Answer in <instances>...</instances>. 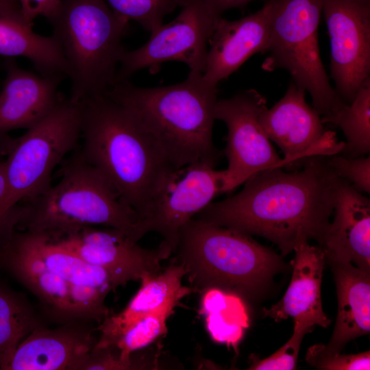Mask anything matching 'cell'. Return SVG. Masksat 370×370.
<instances>
[{
  "mask_svg": "<svg viewBox=\"0 0 370 370\" xmlns=\"http://www.w3.org/2000/svg\"><path fill=\"white\" fill-rule=\"evenodd\" d=\"M340 127L346 142L340 153L349 158L365 156L370 152V77L359 88L349 104L323 121Z\"/></svg>",
  "mask_w": 370,
  "mask_h": 370,
  "instance_id": "4316f807",
  "label": "cell"
},
{
  "mask_svg": "<svg viewBox=\"0 0 370 370\" xmlns=\"http://www.w3.org/2000/svg\"><path fill=\"white\" fill-rule=\"evenodd\" d=\"M8 185L5 174V160H0V231L3 227V208L7 197Z\"/></svg>",
  "mask_w": 370,
  "mask_h": 370,
  "instance_id": "836d02e7",
  "label": "cell"
},
{
  "mask_svg": "<svg viewBox=\"0 0 370 370\" xmlns=\"http://www.w3.org/2000/svg\"><path fill=\"white\" fill-rule=\"evenodd\" d=\"M104 94L138 119L176 169L219 162L221 151L212 138L218 89L206 84L202 73L190 71L180 83L153 88L123 80Z\"/></svg>",
  "mask_w": 370,
  "mask_h": 370,
  "instance_id": "3957f363",
  "label": "cell"
},
{
  "mask_svg": "<svg viewBox=\"0 0 370 370\" xmlns=\"http://www.w3.org/2000/svg\"><path fill=\"white\" fill-rule=\"evenodd\" d=\"M82 102L80 153L107 178L140 220L176 169L127 108L105 94Z\"/></svg>",
  "mask_w": 370,
  "mask_h": 370,
  "instance_id": "7a4b0ae2",
  "label": "cell"
},
{
  "mask_svg": "<svg viewBox=\"0 0 370 370\" xmlns=\"http://www.w3.org/2000/svg\"><path fill=\"white\" fill-rule=\"evenodd\" d=\"M340 181L328 156H311L295 171L275 167L251 175L241 191L212 201L193 219L262 237L285 256L301 241L321 243Z\"/></svg>",
  "mask_w": 370,
  "mask_h": 370,
  "instance_id": "6da1fadb",
  "label": "cell"
},
{
  "mask_svg": "<svg viewBox=\"0 0 370 370\" xmlns=\"http://www.w3.org/2000/svg\"><path fill=\"white\" fill-rule=\"evenodd\" d=\"M204 293L201 313L206 315L207 328L212 338L235 346L247 323L242 299L216 288L208 289Z\"/></svg>",
  "mask_w": 370,
  "mask_h": 370,
  "instance_id": "484cf974",
  "label": "cell"
},
{
  "mask_svg": "<svg viewBox=\"0 0 370 370\" xmlns=\"http://www.w3.org/2000/svg\"><path fill=\"white\" fill-rule=\"evenodd\" d=\"M0 14L24 20L18 0H0Z\"/></svg>",
  "mask_w": 370,
  "mask_h": 370,
  "instance_id": "e575fe53",
  "label": "cell"
},
{
  "mask_svg": "<svg viewBox=\"0 0 370 370\" xmlns=\"http://www.w3.org/2000/svg\"><path fill=\"white\" fill-rule=\"evenodd\" d=\"M49 21L71 81L69 99L104 94L115 82L129 21L106 0H61Z\"/></svg>",
  "mask_w": 370,
  "mask_h": 370,
  "instance_id": "8992f818",
  "label": "cell"
},
{
  "mask_svg": "<svg viewBox=\"0 0 370 370\" xmlns=\"http://www.w3.org/2000/svg\"><path fill=\"white\" fill-rule=\"evenodd\" d=\"M29 232L35 249L46 265L68 284L90 286L108 293L119 286L106 270L86 262L47 235Z\"/></svg>",
  "mask_w": 370,
  "mask_h": 370,
  "instance_id": "cb8c5ba5",
  "label": "cell"
},
{
  "mask_svg": "<svg viewBox=\"0 0 370 370\" xmlns=\"http://www.w3.org/2000/svg\"><path fill=\"white\" fill-rule=\"evenodd\" d=\"M23 17L30 26H33L34 20L43 16L49 21L58 9L61 0H18Z\"/></svg>",
  "mask_w": 370,
  "mask_h": 370,
  "instance_id": "1f68e13d",
  "label": "cell"
},
{
  "mask_svg": "<svg viewBox=\"0 0 370 370\" xmlns=\"http://www.w3.org/2000/svg\"><path fill=\"white\" fill-rule=\"evenodd\" d=\"M306 362L312 367L323 370H369L370 352L354 354L341 352L322 354L309 347L306 355Z\"/></svg>",
  "mask_w": 370,
  "mask_h": 370,
  "instance_id": "4dcf8cb0",
  "label": "cell"
},
{
  "mask_svg": "<svg viewBox=\"0 0 370 370\" xmlns=\"http://www.w3.org/2000/svg\"><path fill=\"white\" fill-rule=\"evenodd\" d=\"M293 273L289 286L282 297L270 308L263 310L264 317L278 322L291 317L294 323L328 328L331 320L325 314L321 304V285L326 262L323 249L311 245L308 241L294 247Z\"/></svg>",
  "mask_w": 370,
  "mask_h": 370,
  "instance_id": "ffe728a7",
  "label": "cell"
},
{
  "mask_svg": "<svg viewBox=\"0 0 370 370\" xmlns=\"http://www.w3.org/2000/svg\"><path fill=\"white\" fill-rule=\"evenodd\" d=\"M186 271L180 264L171 262L158 275L144 276L141 286L121 312H110L95 328L99 333L97 347L112 346L140 319L180 300L195 292L182 284Z\"/></svg>",
  "mask_w": 370,
  "mask_h": 370,
  "instance_id": "7402d4cb",
  "label": "cell"
},
{
  "mask_svg": "<svg viewBox=\"0 0 370 370\" xmlns=\"http://www.w3.org/2000/svg\"><path fill=\"white\" fill-rule=\"evenodd\" d=\"M335 90L349 104L370 73V0H321Z\"/></svg>",
  "mask_w": 370,
  "mask_h": 370,
  "instance_id": "7c38bea8",
  "label": "cell"
},
{
  "mask_svg": "<svg viewBox=\"0 0 370 370\" xmlns=\"http://www.w3.org/2000/svg\"><path fill=\"white\" fill-rule=\"evenodd\" d=\"M219 18L208 11L203 0H189L174 20L151 32L145 45L125 51L114 83L128 79L144 69L156 73L167 61L182 62L190 71L203 73L209 39Z\"/></svg>",
  "mask_w": 370,
  "mask_h": 370,
  "instance_id": "9c48e42d",
  "label": "cell"
},
{
  "mask_svg": "<svg viewBox=\"0 0 370 370\" xmlns=\"http://www.w3.org/2000/svg\"><path fill=\"white\" fill-rule=\"evenodd\" d=\"M271 2L236 21L219 18L209 39L203 81L217 86L251 56L267 53L270 40Z\"/></svg>",
  "mask_w": 370,
  "mask_h": 370,
  "instance_id": "2e32d148",
  "label": "cell"
},
{
  "mask_svg": "<svg viewBox=\"0 0 370 370\" xmlns=\"http://www.w3.org/2000/svg\"><path fill=\"white\" fill-rule=\"evenodd\" d=\"M334 273L338 312L327 345L311 346L322 354L341 352L351 341L370 332V271L348 262L327 260Z\"/></svg>",
  "mask_w": 370,
  "mask_h": 370,
  "instance_id": "44dd1931",
  "label": "cell"
},
{
  "mask_svg": "<svg viewBox=\"0 0 370 370\" xmlns=\"http://www.w3.org/2000/svg\"><path fill=\"white\" fill-rule=\"evenodd\" d=\"M253 0H203L208 11L215 17L220 18L226 10L245 5Z\"/></svg>",
  "mask_w": 370,
  "mask_h": 370,
  "instance_id": "d6a6232c",
  "label": "cell"
},
{
  "mask_svg": "<svg viewBox=\"0 0 370 370\" xmlns=\"http://www.w3.org/2000/svg\"><path fill=\"white\" fill-rule=\"evenodd\" d=\"M269 56L262 69H285L308 92L322 121L345 104L332 86L321 59L318 27L321 0H271Z\"/></svg>",
  "mask_w": 370,
  "mask_h": 370,
  "instance_id": "52a82bcc",
  "label": "cell"
},
{
  "mask_svg": "<svg viewBox=\"0 0 370 370\" xmlns=\"http://www.w3.org/2000/svg\"><path fill=\"white\" fill-rule=\"evenodd\" d=\"M305 95L306 90L291 80L283 97L260 116L264 133L281 149L288 167L301 166L311 156L340 153L344 145L335 132L325 130Z\"/></svg>",
  "mask_w": 370,
  "mask_h": 370,
  "instance_id": "4fadbf2b",
  "label": "cell"
},
{
  "mask_svg": "<svg viewBox=\"0 0 370 370\" xmlns=\"http://www.w3.org/2000/svg\"><path fill=\"white\" fill-rule=\"evenodd\" d=\"M0 55L26 58L44 76L67 75L66 60L57 38L34 32L21 18L0 14Z\"/></svg>",
  "mask_w": 370,
  "mask_h": 370,
  "instance_id": "603a6c76",
  "label": "cell"
},
{
  "mask_svg": "<svg viewBox=\"0 0 370 370\" xmlns=\"http://www.w3.org/2000/svg\"><path fill=\"white\" fill-rule=\"evenodd\" d=\"M0 265L37 297L51 319L61 324L78 321L69 284L48 268L29 232L12 229L0 235Z\"/></svg>",
  "mask_w": 370,
  "mask_h": 370,
  "instance_id": "9a60e30c",
  "label": "cell"
},
{
  "mask_svg": "<svg viewBox=\"0 0 370 370\" xmlns=\"http://www.w3.org/2000/svg\"><path fill=\"white\" fill-rule=\"evenodd\" d=\"M314 328L304 323H294L292 336L278 350L269 357L260 359L255 355L249 357L250 370H293L297 367L300 345L304 335Z\"/></svg>",
  "mask_w": 370,
  "mask_h": 370,
  "instance_id": "f1b7e54d",
  "label": "cell"
},
{
  "mask_svg": "<svg viewBox=\"0 0 370 370\" xmlns=\"http://www.w3.org/2000/svg\"><path fill=\"white\" fill-rule=\"evenodd\" d=\"M189 0H106L109 6L128 21L138 23L153 32L163 23L164 17Z\"/></svg>",
  "mask_w": 370,
  "mask_h": 370,
  "instance_id": "83f0119b",
  "label": "cell"
},
{
  "mask_svg": "<svg viewBox=\"0 0 370 370\" xmlns=\"http://www.w3.org/2000/svg\"><path fill=\"white\" fill-rule=\"evenodd\" d=\"M227 192L225 170L197 162L175 170L162 187L151 209L136 226L138 241L153 232L162 238L160 245L172 255L181 227L218 195Z\"/></svg>",
  "mask_w": 370,
  "mask_h": 370,
  "instance_id": "8fae6325",
  "label": "cell"
},
{
  "mask_svg": "<svg viewBox=\"0 0 370 370\" xmlns=\"http://www.w3.org/2000/svg\"><path fill=\"white\" fill-rule=\"evenodd\" d=\"M171 262L182 264L195 292L216 288L251 300L284 268L281 257L251 236L192 219L178 235Z\"/></svg>",
  "mask_w": 370,
  "mask_h": 370,
  "instance_id": "5b68a950",
  "label": "cell"
},
{
  "mask_svg": "<svg viewBox=\"0 0 370 370\" xmlns=\"http://www.w3.org/2000/svg\"><path fill=\"white\" fill-rule=\"evenodd\" d=\"M336 175L346 180L360 193H370V158H349L340 153L328 156Z\"/></svg>",
  "mask_w": 370,
  "mask_h": 370,
  "instance_id": "f546056e",
  "label": "cell"
},
{
  "mask_svg": "<svg viewBox=\"0 0 370 370\" xmlns=\"http://www.w3.org/2000/svg\"><path fill=\"white\" fill-rule=\"evenodd\" d=\"M90 323L77 321L36 329L18 345L8 370H79L98 339Z\"/></svg>",
  "mask_w": 370,
  "mask_h": 370,
  "instance_id": "e0dca14e",
  "label": "cell"
},
{
  "mask_svg": "<svg viewBox=\"0 0 370 370\" xmlns=\"http://www.w3.org/2000/svg\"><path fill=\"white\" fill-rule=\"evenodd\" d=\"M82 108V101L62 97L46 117L22 136L9 138L3 223L16 205L34 198L50 186L53 170L81 138Z\"/></svg>",
  "mask_w": 370,
  "mask_h": 370,
  "instance_id": "ba28073f",
  "label": "cell"
},
{
  "mask_svg": "<svg viewBox=\"0 0 370 370\" xmlns=\"http://www.w3.org/2000/svg\"><path fill=\"white\" fill-rule=\"evenodd\" d=\"M267 108L266 98L253 88L217 101L215 119L224 122L227 129L223 150L227 160V192L257 173L288 167L262 127L260 116Z\"/></svg>",
  "mask_w": 370,
  "mask_h": 370,
  "instance_id": "30bf717a",
  "label": "cell"
},
{
  "mask_svg": "<svg viewBox=\"0 0 370 370\" xmlns=\"http://www.w3.org/2000/svg\"><path fill=\"white\" fill-rule=\"evenodd\" d=\"M5 77L0 91V136L28 130L42 121L62 98L60 80L21 68L12 58L4 62Z\"/></svg>",
  "mask_w": 370,
  "mask_h": 370,
  "instance_id": "ac0fdd59",
  "label": "cell"
},
{
  "mask_svg": "<svg viewBox=\"0 0 370 370\" xmlns=\"http://www.w3.org/2000/svg\"><path fill=\"white\" fill-rule=\"evenodd\" d=\"M332 222L319 246L327 260L370 271V200L341 178Z\"/></svg>",
  "mask_w": 370,
  "mask_h": 370,
  "instance_id": "d6986e66",
  "label": "cell"
},
{
  "mask_svg": "<svg viewBox=\"0 0 370 370\" xmlns=\"http://www.w3.org/2000/svg\"><path fill=\"white\" fill-rule=\"evenodd\" d=\"M44 325L23 297L0 286V369L8 370L21 341Z\"/></svg>",
  "mask_w": 370,
  "mask_h": 370,
  "instance_id": "d4e9b609",
  "label": "cell"
},
{
  "mask_svg": "<svg viewBox=\"0 0 370 370\" xmlns=\"http://www.w3.org/2000/svg\"><path fill=\"white\" fill-rule=\"evenodd\" d=\"M49 238L86 262L106 270L119 286L159 274L162 271L160 262L171 256L160 245L153 249L142 247L113 227H84Z\"/></svg>",
  "mask_w": 370,
  "mask_h": 370,
  "instance_id": "5bb4252c",
  "label": "cell"
},
{
  "mask_svg": "<svg viewBox=\"0 0 370 370\" xmlns=\"http://www.w3.org/2000/svg\"><path fill=\"white\" fill-rule=\"evenodd\" d=\"M61 178L10 212V229L60 236L77 229L103 225L120 230L135 243L138 215L119 197L107 178L80 152L62 169Z\"/></svg>",
  "mask_w": 370,
  "mask_h": 370,
  "instance_id": "277c9868",
  "label": "cell"
}]
</instances>
